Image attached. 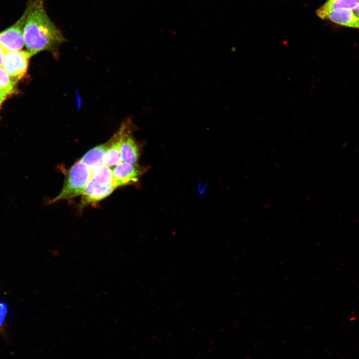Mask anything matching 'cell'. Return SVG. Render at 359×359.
I'll return each mask as SVG.
<instances>
[{
  "label": "cell",
  "instance_id": "obj_11",
  "mask_svg": "<svg viewBox=\"0 0 359 359\" xmlns=\"http://www.w3.org/2000/svg\"><path fill=\"white\" fill-rule=\"evenodd\" d=\"M91 179L100 184H113L112 169L103 163L100 164L92 170Z\"/></svg>",
  "mask_w": 359,
  "mask_h": 359
},
{
  "label": "cell",
  "instance_id": "obj_14",
  "mask_svg": "<svg viewBox=\"0 0 359 359\" xmlns=\"http://www.w3.org/2000/svg\"><path fill=\"white\" fill-rule=\"evenodd\" d=\"M8 312L7 305L4 302H0V330L3 329L4 323Z\"/></svg>",
  "mask_w": 359,
  "mask_h": 359
},
{
  "label": "cell",
  "instance_id": "obj_3",
  "mask_svg": "<svg viewBox=\"0 0 359 359\" xmlns=\"http://www.w3.org/2000/svg\"><path fill=\"white\" fill-rule=\"evenodd\" d=\"M30 9V2L13 25L0 32V46L5 52L21 50L24 45L23 30Z\"/></svg>",
  "mask_w": 359,
  "mask_h": 359
},
{
  "label": "cell",
  "instance_id": "obj_7",
  "mask_svg": "<svg viewBox=\"0 0 359 359\" xmlns=\"http://www.w3.org/2000/svg\"><path fill=\"white\" fill-rule=\"evenodd\" d=\"M316 14L322 19L350 27L359 28V18L353 10L346 8L327 9L320 7Z\"/></svg>",
  "mask_w": 359,
  "mask_h": 359
},
{
  "label": "cell",
  "instance_id": "obj_2",
  "mask_svg": "<svg viewBox=\"0 0 359 359\" xmlns=\"http://www.w3.org/2000/svg\"><path fill=\"white\" fill-rule=\"evenodd\" d=\"M92 171L80 160L77 161L67 170L59 193L49 203H53L81 195L91 179Z\"/></svg>",
  "mask_w": 359,
  "mask_h": 359
},
{
  "label": "cell",
  "instance_id": "obj_10",
  "mask_svg": "<svg viewBox=\"0 0 359 359\" xmlns=\"http://www.w3.org/2000/svg\"><path fill=\"white\" fill-rule=\"evenodd\" d=\"M107 149V142L96 146L86 153L79 160L92 170L97 165L102 164Z\"/></svg>",
  "mask_w": 359,
  "mask_h": 359
},
{
  "label": "cell",
  "instance_id": "obj_13",
  "mask_svg": "<svg viewBox=\"0 0 359 359\" xmlns=\"http://www.w3.org/2000/svg\"><path fill=\"white\" fill-rule=\"evenodd\" d=\"M359 4V0H327L321 6L324 8H346L353 10Z\"/></svg>",
  "mask_w": 359,
  "mask_h": 359
},
{
  "label": "cell",
  "instance_id": "obj_1",
  "mask_svg": "<svg viewBox=\"0 0 359 359\" xmlns=\"http://www.w3.org/2000/svg\"><path fill=\"white\" fill-rule=\"evenodd\" d=\"M45 0H31L23 30L24 45L31 56L43 51L57 56L60 46L67 39L62 31L50 19Z\"/></svg>",
  "mask_w": 359,
  "mask_h": 359
},
{
  "label": "cell",
  "instance_id": "obj_12",
  "mask_svg": "<svg viewBox=\"0 0 359 359\" xmlns=\"http://www.w3.org/2000/svg\"><path fill=\"white\" fill-rule=\"evenodd\" d=\"M16 82L2 67H0V90L8 95L12 94L14 92Z\"/></svg>",
  "mask_w": 359,
  "mask_h": 359
},
{
  "label": "cell",
  "instance_id": "obj_15",
  "mask_svg": "<svg viewBox=\"0 0 359 359\" xmlns=\"http://www.w3.org/2000/svg\"><path fill=\"white\" fill-rule=\"evenodd\" d=\"M7 95H9L6 92L0 90V107Z\"/></svg>",
  "mask_w": 359,
  "mask_h": 359
},
{
  "label": "cell",
  "instance_id": "obj_5",
  "mask_svg": "<svg viewBox=\"0 0 359 359\" xmlns=\"http://www.w3.org/2000/svg\"><path fill=\"white\" fill-rule=\"evenodd\" d=\"M113 184L117 188L136 183L144 174L145 168L137 164L121 162L112 168Z\"/></svg>",
  "mask_w": 359,
  "mask_h": 359
},
{
  "label": "cell",
  "instance_id": "obj_8",
  "mask_svg": "<svg viewBox=\"0 0 359 359\" xmlns=\"http://www.w3.org/2000/svg\"><path fill=\"white\" fill-rule=\"evenodd\" d=\"M117 187L113 184H102L90 179L81 195L79 208L95 204L110 195Z\"/></svg>",
  "mask_w": 359,
  "mask_h": 359
},
{
  "label": "cell",
  "instance_id": "obj_6",
  "mask_svg": "<svg viewBox=\"0 0 359 359\" xmlns=\"http://www.w3.org/2000/svg\"><path fill=\"white\" fill-rule=\"evenodd\" d=\"M125 129L120 150L121 162L137 164L140 155V145L133 135L135 128L131 119L125 121Z\"/></svg>",
  "mask_w": 359,
  "mask_h": 359
},
{
  "label": "cell",
  "instance_id": "obj_16",
  "mask_svg": "<svg viewBox=\"0 0 359 359\" xmlns=\"http://www.w3.org/2000/svg\"><path fill=\"white\" fill-rule=\"evenodd\" d=\"M5 53V51L0 46V67H2Z\"/></svg>",
  "mask_w": 359,
  "mask_h": 359
},
{
  "label": "cell",
  "instance_id": "obj_17",
  "mask_svg": "<svg viewBox=\"0 0 359 359\" xmlns=\"http://www.w3.org/2000/svg\"><path fill=\"white\" fill-rule=\"evenodd\" d=\"M353 11L355 14L359 18V4L353 9Z\"/></svg>",
  "mask_w": 359,
  "mask_h": 359
},
{
  "label": "cell",
  "instance_id": "obj_18",
  "mask_svg": "<svg viewBox=\"0 0 359 359\" xmlns=\"http://www.w3.org/2000/svg\"></svg>",
  "mask_w": 359,
  "mask_h": 359
},
{
  "label": "cell",
  "instance_id": "obj_9",
  "mask_svg": "<svg viewBox=\"0 0 359 359\" xmlns=\"http://www.w3.org/2000/svg\"><path fill=\"white\" fill-rule=\"evenodd\" d=\"M125 129L124 121L118 130L107 142V149L102 160L103 164L112 168L121 162L120 150Z\"/></svg>",
  "mask_w": 359,
  "mask_h": 359
},
{
  "label": "cell",
  "instance_id": "obj_4",
  "mask_svg": "<svg viewBox=\"0 0 359 359\" xmlns=\"http://www.w3.org/2000/svg\"><path fill=\"white\" fill-rule=\"evenodd\" d=\"M31 57L27 50L6 52L2 67L11 77L17 81L26 73Z\"/></svg>",
  "mask_w": 359,
  "mask_h": 359
}]
</instances>
